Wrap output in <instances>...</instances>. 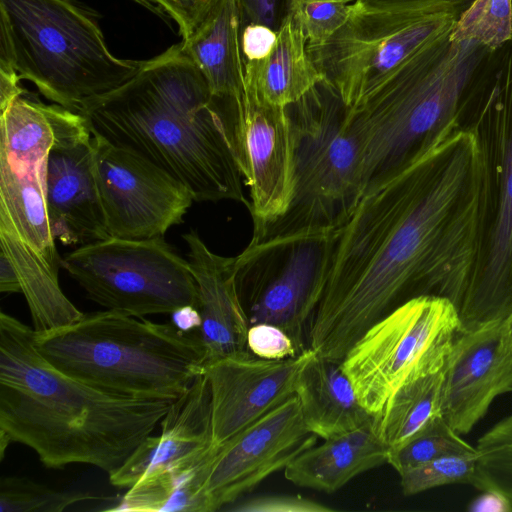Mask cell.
Returning a JSON list of instances; mask_svg holds the SVG:
<instances>
[{
    "mask_svg": "<svg viewBox=\"0 0 512 512\" xmlns=\"http://www.w3.org/2000/svg\"><path fill=\"white\" fill-rule=\"evenodd\" d=\"M463 129L475 138L484 190L477 255L457 309L460 333L512 314V40L486 59Z\"/></svg>",
    "mask_w": 512,
    "mask_h": 512,
    "instance_id": "cell-8",
    "label": "cell"
},
{
    "mask_svg": "<svg viewBox=\"0 0 512 512\" xmlns=\"http://www.w3.org/2000/svg\"><path fill=\"white\" fill-rule=\"evenodd\" d=\"M388 455L389 448L374 423L310 447L284 469V475L297 486L333 493L356 476L387 463Z\"/></svg>",
    "mask_w": 512,
    "mask_h": 512,
    "instance_id": "cell-22",
    "label": "cell"
},
{
    "mask_svg": "<svg viewBox=\"0 0 512 512\" xmlns=\"http://www.w3.org/2000/svg\"><path fill=\"white\" fill-rule=\"evenodd\" d=\"M172 402L111 394L65 374L38 352L34 329L0 313V433L47 468L88 464L113 473Z\"/></svg>",
    "mask_w": 512,
    "mask_h": 512,
    "instance_id": "cell-3",
    "label": "cell"
},
{
    "mask_svg": "<svg viewBox=\"0 0 512 512\" xmlns=\"http://www.w3.org/2000/svg\"><path fill=\"white\" fill-rule=\"evenodd\" d=\"M93 145L94 172L111 237H164L183 222L194 202L186 186L126 149L95 136Z\"/></svg>",
    "mask_w": 512,
    "mask_h": 512,
    "instance_id": "cell-14",
    "label": "cell"
},
{
    "mask_svg": "<svg viewBox=\"0 0 512 512\" xmlns=\"http://www.w3.org/2000/svg\"><path fill=\"white\" fill-rule=\"evenodd\" d=\"M278 32L262 24H248L240 30V47L244 63H258L274 49Z\"/></svg>",
    "mask_w": 512,
    "mask_h": 512,
    "instance_id": "cell-39",
    "label": "cell"
},
{
    "mask_svg": "<svg viewBox=\"0 0 512 512\" xmlns=\"http://www.w3.org/2000/svg\"><path fill=\"white\" fill-rule=\"evenodd\" d=\"M451 31L421 47L352 107L365 187L463 128L492 50L451 40Z\"/></svg>",
    "mask_w": 512,
    "mask_h": 512,
    "instance_id": "cell-4",
    "label": "cell"
},
{
    "mask_svg": "<svg viewBox=\"0 0 512 512\" xmlns=\"http://www.w3.org/2000/svg\"><path fill=\"white\" fill-rule=\"evenodd\" d=\"M356 0H295L291 18L303 31L307 46H318L348 20Z\"/></svg>",
    "mask_w": 512,
    "mask_h": 512,
    "instance_id": "cell-33",
    "label": "cell"
},
{
    "mask_svg": "<svg viewBox=\"0 0 512 512\" xmlns=\"http://www.w3.org/2000/svg\"><path fill=\"white\" fill-rule=\"evenodd\" d=\"M246 88L261 101L285 107L303 96L322 76L312 63L307 39L290 17L278 31L271 54L258 63H244Z\"/></svg>",
    "mask_w": 512,
    "mask_h": 512,
    "instance_id": "cell-26",
    "label": "cell"
},
{
    "mask_svg": "<svg viewBox=\"0 0 512 512\" xmlns=\"http://www.w3.org/2000/svg\"><path fill=\"white\" fill-rule=\"evenodd\" d=\"M475 488L501 498L512 511V413L479 437L476 443Z\"/></svg>",
    "mask_w": 512,
    "mask_h": 512,
    "instance_id": "cell-28",
    "label": "cell"
},
{
    "mask_svg": "<svg viewBox=\"0 0 512 512\" xmlns=\"http://www.w3.org/2000/svg\"><path fill=\"white\" fill-rule=\"evenodd\" d=\"M457 19L453 14L369 10L354 2L345 24L323 44L307 46L308 54L322 78L353 107L421 47L451 31Z\"/></svg>",
    "mask_w": 512,
    "mask_h": 512,
    "instance_id": "cell-13",
    "label": "cell"
},
{
    "mask_svg": "<svg viewBox=\"0 0 512 512\" xmlns=\"http://www.w3.org/2000/svg\"><path fill=\"white\" fill-rule=\"evenodd\" d=\"M336 232L252 237L236 256L237 290L250 325L283 329L299 352L328 280Z\"/></svg>",
    "mask_w": 512,
    "mask_h": 512,
    "instance_id": "cell-12",
    "label": "cell"
},
{
    "mask_svg": "<svg viewBox=\"0 0 512 512\" xmlns=\"http://www.w3.org/2000/svg\"><path fill=\"white\" fill-rule=\"evenodd\" d=\"M34 345L65 374L127 397L174 401L203 373L197 331L108 309L60 328L34 330Z\"/></svg>",
    "mask_w": 512,
    "mask_h": 512,
    "instance_id": "cell-5",
    "label": "cell"
},
{
    "mask_svg": "<svg viewBox=\"0 0 512 512\" xmlns=\"http://www.w3.org/2000/svg\"><path fill=\"white\" fill-rule=\"evenodd\" d=\"M228 134L249 190L253 232L288 210L294 195V142L285 107L267 104L246 88L235 103Z\"/></svg>",
    "mask_w": 512,
    "mask_h": 512,
    "instance_id": "cell-16",
    "label": "cell"
},
{
    "mask_svg": "<svg viewBox=\"0 0 512 512\" xmlns=\"http://www.w3.org/2000/svg\"><path fill=\"white\" fill-rule=\"evenodd\" d=\"M53 141L45 165L52 236L80 246L110 238L94 172L92 133L78 112L49 104Z\"/></svg>",
    "mask_w": 512,
    "mask_h": 512,
    "instance_id": "cell-15",
    "label": "cell"
},
{
    "mask_svg": "<svg viewBox=\"0 0 512 512\" xmlns=\"http://www.w3.org/2000/svg\"><path fill=\"white\" fill-rule=\"evenodd\" d=\"M172 323L183 332H194L201 326V316L195 306H183L172 313Z\"/></svg>",
    "mask_w": 512,
    "mask_h": 512,
    "instance_id": "cell-42",
    "label": "cell"
},
{
    "mask_svg": "<svg viewBox=\"0 0 512 512\" xmlns=\"http://www.w3.org/2000/svg\"><path fill=\"white\" fill-rule=\"evenodd\" d=\"M142 61L114 56L95 12L74 0H0V67L73 111L130 80Z\"/></svg>",
    "mask_w": 512,
    "mask_h": 512,
    "instance_id": "cell-7",
    "label": "cell"
},
{
    "mask_svg": "<svg viewBox=\"0 0 512 512\" xmlns=\"http://www.w3.org/2000/svg\"><path fill=\"white\" fill-rule=\"evenodd\" d=\"M474 0H356L369 10L410 11L423 15L453 14L458 18Z\"/></svg>",
    "mask_w": 512,
    "mask_h": 512,
    "instance_id": "cell-36",
    "label": "cell"
},
{
    "mask_svg": "<svg viewBox=\"0 0 512 512\" xmlns=\"http://www.w3.org/2000/svg\"><path fill=\"white\" fill-rule=\"evenodd\" d=\"M471 453H476V448L463 440L440 414L406 442L390 449L387 463L401 473L437 458Z\"/></svg>",
    "mask_w": 512,
    "mask_h": 512,
    "instance_id": "cell-29",
    "label": "cell"
},
{
    "mask_svg": "<svg viewBox=\"0 0 512 512\" xmlns=\"http://www.w3.org/2000/svg\"><path fill=\"white\" fill-rule=\"evenodd\" d=\"M240 29L235 0H219L196 30L181 41L213 96L235 103L246 93Z\"/></svg>",
    "mask_w": 512,
    "mask_h": 512,
    "instance_id": "cell-24",
    "label": "cell"
},
{
    "mask_svg": "<svg viewBox=\"0 0 512 512\" xmlns=\"http://www.w3.org/2000/svg\"><path fill=\"white\" fill-rule=\"evenodd\" d=\"M314 354L268 360L249 350L206 364L211 393L212 443L219 446L295 395L304 365Z\"/></svg>",
    "mask_w": 512,
    "mask_h": 512,
    "instance_id": "cell-18",
    "label": "cell"
},
{
    "mask_svg": "<svg viewBox=\"0 0 512 512\" xmlns=\"http://www.w3.org/2000/svg\"><path fill=\"white\" fill-rule=\"evenodd\" d=\"M97 496L80 490H55L25 477L8 476L0 481L1 512H62Z\"/></svg>",
    "mask_w": 512,
    "mask_h": 512,
    "instance_id": "cell-31",
    "label": "cell"
},
{
    "mask_svg": "<svg viewBox=\"0 0 512 512\" xmlns=\"http://www.w3.org/2000/svg\"><path fill=\"white\" fill-rule=\"evenodd\" d=\"M230 510L237 512H329L333 509L300 496L265 495L248 499Z\"/></svg>",
    "mask_w": 512,
    "mask_h": 512,
    "instance_id": "cell-37",
    "label": "cell"
},
{
    "mask_svg": "<svg viewBox=\"0 0 512 512\" xmlns=\"http://www.w3.org/2000/svg\"><path fill=\"white\" fill-rule=\"evenodd\" d=\"M444 368L406 381L376 417V431L390 449L406 442L442 414Z\"/></svg>",
    "mask_w": 512,
    "mask_h": 512,
    "instance_id": "cell-27",
    "label": "cell"
},
{
    "mask_svg": "<svg viewBox=\"0 0 512 512\" xmlns=\"http://www.w3.org/2000/svg\"><path fill=\"white\" fill-rule=\"evenodd\" d=\"M296 395L219 445L205 483L211 512L236 501L316 444Z\"/></svg>",
    "mask_w": 512,
    "mask_h": 512,
    "instance_id": "cell-17",
    "label": "cell"
},
{
    "mask_svg": "<svg viewBox=\"0 0 512 512\" xmlns=\"http://www.w3.org/2000/svg\"><path fill=\"white\" fill-rule=\"evenodd\" d=\"M459 333L458 312L449 299L417 296L374 323L341 367L360 403L377 416L406 381L444 368Z\"/></svg>",
    "mask_w": 512,
    "mask_h": 512,
    "instance_id": "cell-10",
    "label": "cell"
},
{
    "mask_svg": "<svg viewBox=\"0 0 512 512\" xmlns=\"http://www.w3.org/2000/svg\"><path fill=\"white\" fill-rule=\"evenodd\" d=\"M178 24L182 40L188 38L219 0H153Z\"/></svg>",
    "mask_w": 512,
    "mask_h": 512,
    "instance_id": "cell-38",
    "label": "cell"
},
{
    "mask_svg": "<svg viewBox=\"0 0 512 512\" xmlns=\"http://www.w3.org/2000/svg\"><path fill=\"white\" fill-rule=\"evenodd\" d=\"M20 80L14 68L0 67V111L5 110L15 98L26 92L20 86Z\"/></svg>",
    "mask_w": 512,
    "mask_h": 512,
    "instance_id": "cell-40",
    "label": "cell"
},
{
    "mask_svg": "<svg viewBox=\"0 0 512 512\" xmlns=\"http://www.w3.org/2000/svg\"><path fill=\"white\" fill-rule=\"evenodd\" d=\"M476 453L451 455L409 468L400 475V486L405 496L449 485L472 484L476 469Z\"/></svg>",
    "mask_w": 512,
    "mask_h": 512,
    "instance_id": "cell-32",
    "label": "cell"
},
{
    "mask_svg": "<svg viewBox=\"0 0 512 512\" xmlns=\"http://www.w3.org/2000/svg\"><path fill=\"white\" fill-rule=\"evenodd\" d=\"M235 2L241 28L248 24H262L278 32L291 17L295 0H235Z\"/></svg>",
    "mask_w": 512,
    "mask_h": 512,
    "instance_id": "cell-35",
    "label": "cell"
},
{
    "mask_svg": "<svg viewBox=\"0 0 512 512\" xmlns=\"http://www.w3.org/2000/svg\"><path fill=\"white\" fill-rule=\"evenodd\" d=\"M511 387L512 353L502 322L459 333L444 366L441 413L447 423L468 434Z\"/></svg>",
    "mask_w": 512,
    "mask_h": 512,
    "instance_id": "cell-19",
    "label": "cell"
},
{
    "mask_svg": "<svg viewBox=\"0 0 512 512\" xmlns=\"http://www.w3.org/2000/svg\"><path fill=\"white\" fill-rule=\"evenodd\" d=\"M503 336L508 350L512 353V314L502 322Z\"/></svg>",
    "mask_w": 512,
    "mask_h": 512,
    "instance_id": "cell-43",
    "label": "cell"
},
{
    "mask_svg": "<svg viewBox=\"0 0 512 512\" xmlns=\"http://www.w3.org/2000/svg\"><path fill=\"white\" fill-rule=\"evenodd\" d=\"M511 392H512V387H511Z\"/></svg>",
    "mask_w": 512,
    "mask_h": 512,
    "instance_id": "cell-44",
    "label": "cell"
},
{
    "mask_svg": "<svg viewBox=\"0 0 512 512\" xmlns=\"http://www.w3.org/2000/svg\"><path fill=\"white\" fill-rule=\"evenodd\" d=\"M0 292L22 293L18 273L3 252H0Z\"/></svg>",
    "mask_w": 512,
    "mask_h": 512,
    "instance_id": "cell-41",
    "label": "cell"
},
{
    "mask_svg": "<svg viewBox=\"0 0 512 512\" xmlns=\"http://www.w3.org/2000/svg\"><path fill=\"white\" fill-rule=\"evenodd\" d=\"M76 112L93 136L156 165L186 186L194 201L249 207L223 101L181 42L142 61L130 80L84 101Z\"/></svg>",
    "mask_w": 512,
    "mask_h": 512,
    "instance_id": "cell-2",
    "label": "cell"
},
{
    "mask_svg": "<svg viewBox=\"0 0 512 512\" xmlns=\"http://www.w3.org/2000/svg\"><path fill=\"white\" fill-rule=\"evenodd\" d=\"M294 142V195L284 215L252 237L339 230L365 189L353 108L324 78L285 106Z\"/></svg>",
    "mask_w": 512,
    "mask_h": 512,
    "instance_id": "cell-9",
    "label": "cell"
},
{
    "mask_svg": "<svg viewBox=\"0 0 512 512\" xmlns=\"http://www.w3.org/2000/svg\"><path fill=\"white\" fill-rule=\"evenodd\" d=\"M483 190L467 129L371 180L336 231L308 347L341 362L374 323L417 296L445 297L458 309L477 255Z\"/></svg>",
    "mask_w": 512,
    "mask_h": 512,
    "instance_id": "cell-1",
    "label": "cell"
},
{
    "mask_svg": "<svg viewBox=\"0 0 512 512\" xmlns=\"http://www.w3.org/2000/svg\"><path fill=\"white\" fill-rule=\"evenodd\" d=\"M295 395L306 426L322 439L376 423L360 403L341 362L315 352L301 370Z\"/></svg>",
    "mask_w": 512,
    "mask_h": 512,
    "instance_id": "cell-23",
    "label": "cell"
},
{
    "mask_svg": "<svg viewBox=\"0 0 512 512\" xmlns=\"http://www.w3.org/2000/svg\"><path fill=\"white\" fill-rule=\"evenodd\" d=\"M450 38L492 51L504 46L512 40V0H474L457 19Z\"/></svg>",
    "mask_w": 512,
    "mask_h": 512,
    "instance_id": "cell-30",
    "label": "cell"
},
{
    "mask_svg": "<svg viewBox=\"0 0 512 512\" xmlns=\"http://www.w3.org/2000/svg\"><path fill=\"white\" fill-rule=\"evenodd\" d=\"M61 267L90 300L108 310L144 317L197 305L189 262L164 237H110L82 245L62 258Z\"/></svg>",
    "mask_w": 512,
    "mask_h": 512,
    "instance_id": "cell-11",
    "label": "cell"
},
{
    "mask_svg": "<svg viewBox=\"0 0 512 512\" xmlns=\"http://www.w3.org/2000/svg\"><path fill=\"white\" fill-rule=\"evenodd\" d=\"M161 433L147 436L116 471L110 483L129 488L142 477L196 457L213 446L211 393L205 375L195 377L160 422Z\"/></svg>",
    "mask_w": 512,
    "mask_h": 512,
    "instance_id": "cell-21",
    "label": "cell"
},
{
    "mask_svg": "<svg viewBox=\"0 0 512 512\" xmlns=\"http://www.w3.org/2000/svg\"><path fill=\"white\" fill-rule=\"evenodd\" d=\"M247 348L255 356L268 360H282L301 353L283 329L270 323L249 326Z\"/></svg>",
    "mask_w": 512,
    "mask_h": 512,
    "instance_id": "cell-34",
    "label": "cell"
},
{
    "mask_svg": "<svg viewBox=\"0 0 512 512\" xmlns=\"http://www.w3.org/2000/svg\"><path fill=\"white\" fill-rule=\"evenodd\" d=\"M197 284L201 326L197 330L206 364L247 351L248 315L236 285V257L212 252L196 230L183 234Z\"/></svg>",
    "mask_w": 512,
    "mask_h": 512,
    "instance_id": "cell-20",
    "label": "cell"
},
{
    "mask_svg": "<svg viewBox=\"0 0 512 512\" xmlns=\"http://www.w3.org/2000/svg\"><path fill=\"white\" fill-rule=\"evenodd\" d=\"M48 105L27 91L0 111V252L15 267L37 325L58 322L74 308L59 285L62 259L46 207Z\"/></svg>",
    "mask_w": 512,
    "mask_h": 512,
    "instance_id": "cell-6",
    "label": "cell"
},
{
    "mask_svg": "<svg viewBox=\"0 0 512 512\" xmlns=\"http://www.w3.org/2000/svg\"><path fill=\"white\" fill-rule=\"evenodd\" d=\"M219 446L173 466L154 471L128 488L114 512H211L205 483Z\"/></svg>",
    "mask_w": 512,
    "mask_h": 512,
    "instance_id": "cell-25",
    "label": "cell"
}]
</instances>
